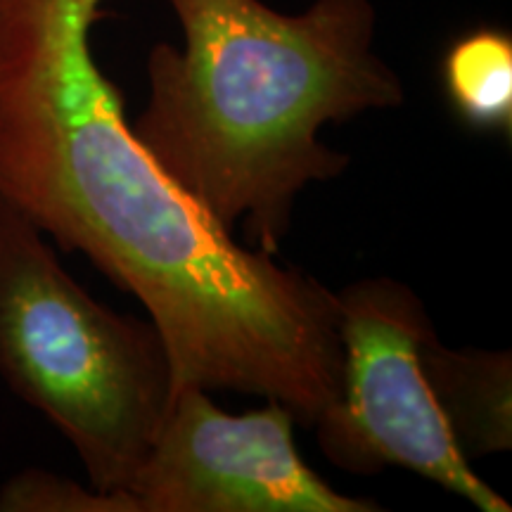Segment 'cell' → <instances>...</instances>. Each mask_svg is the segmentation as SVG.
<instances>
[{
    "label": "cell",
    "mask_w": 512,
    "mask_h": 512,
    "mask_svg": "<svg viewBox=\"0 0 512 512\" xmlns=\"http://www.w3.org/2000/svg\"><path fill=\"white\" fill-rule=\"evenodd\" d=\"M183 46L147 55L150 98L131 128L166 176L223 230L275 256L306 185L349 169L328 124L401 107L377 55L370 0H313L285 15L261 0H166Z\"/></svg>",
    "instance_id": "obj_2"
},
{
    "label": "cell",
    "mask_w": 512,
    "mask_h": 512,
    "mask_svg": "<svg viewBox=\"0 0 512 512\" xmlns=\"http://www.w3.org/2000/svg\"><path fill=\"white\" fill-rule=\"evenodd\" d=\"M335 297L342 377L335 401L311 427L320 453L351 475L401 467L477 510L510 512L460 456L422 373L420 347L434 323L418 292L392 275H375Z\"/></svg>",
    "instance_id": "obj_4"
},
{
    "label": "cell",
    "mask_w": 512,
    "mask_h": 512,
    "mask_svg": "<svg viewBox=\"0 0 512 512\" xmlns=\"http://www.w3.org/2000/svg\"><path fill=\"white\" fill-rule=\"evenodd\" d=\"M0 377L72 444L88 482L112 494H128L176 392L157 325L93 299L3 200Z\"/></svg>",
    "instance_id": "obj_3"
},
{
    "label": "cell",
    "mask_w": 512,
    "mask_h": 512,
    "mask_svg": "<svg viewBox=\"0 0 512 512\" xmlns=\"http://www.w3.org/2000/svg\"><path fill=\"white\" fill-rule=\"evenodd\" d=\"M420 366L467 463L512 448V354L451 349L437 330L420 347Z\"/></svg>",
    "instance_id": "obj_6"
},
{
    "label": "cell",
    "mask_w": 512,
    "mask_h": 512,
    "mask_svg": "<svg viewBox=\"0 0 512 512\" xmlns=\"http://www.w3.org/2000/svg\"><path fill=\"white\" fill-rule=\"evenodd\" d=\"M105 0H0V200L143 304L176 389L280 401L311 430L342 377L337 297L242 247L166 176L95 60Z\"/></svg>",
    "instance_id": "obj_1"
},
{
    "label": "cell",
    "mask_w": 512,
    "mask_h": 512,
    "mask_svg": "<svg viewBox=\"0 0 512 512\" xmlns=\"http://www.w3.org/2000/svg\"><path fill=\"white\" fill-rule=\"evenodd\" d=\"M448 107L467 128L512 136V36L477 27L458 36L441 57Z\"/></svg>",
    "instance_id": "obj_7"
},
{
    "label": "cell",
    "mask_w": 512,
    "mask_h": 512,
    "mask_svg": "<svg viewBox=\"0 0 512 512\" xmlns=\"http://www.w3.org/2000/svg\"><path fill=\"white\" fill-rule=\"evenodd\" d=\"M292 411L266 401L230 415L209 392H174L128 496L138 512H377L373 498L339 494L294 444Z\"/></svg>",
    "instance_id": "obj_5"
},
{
    "label": "cell",
    "mask_w": 512,
    "mask_h": 512,
    "mask_svg": "<svg viewBox=\"0 0 512 512\" xmlns=\"http://www.w3.org/2000/svg\"><path fill=\"white\" fill-rule=\"evenodd\" d=\"M0 512H138V505L128 494L29 467L0 486Z\"/></svg>",
    "instance_id": "obj_8"
}]
</instances>
